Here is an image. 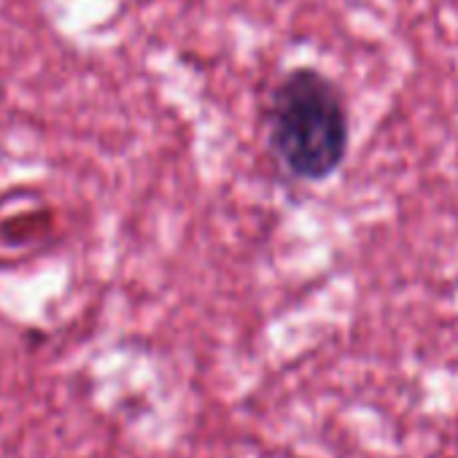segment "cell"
I'll use <instances>...</instances> for the list:
<instances>
[{
    "mask_svg": "<svg viewBox=\"0 0 458 458\" xmlns=\"http://www.w3.org/2000/svg\"><path fill=\"white\" fill-rule=\"evenodd\" d=\"M270 140L281 162L300 178H327L348 148L345 108L335 87L316 71H294L276 89Z\"/></svg>",
    "mask_w": 458,
    "mask_h": 458,
    "instance_id": "cell-1",
    "label": "cell"
}]
</instances>
